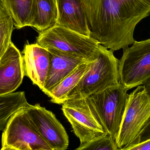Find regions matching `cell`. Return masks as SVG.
I'll return each mask as SVG.
<instances>
[{"label":"cell","mask_w":150,"mask_h":150,"mask_svg":"<svg viewBox=\"0 0 150 150\" xmlns=\"http://www.w3.org/2000/svg\"><path fill=\"white\" fill-rule=\"evenodd\" d=\"M150 138V119L143 129L139 137L138 143L148 140ZM137 143V144H138Z\"/></svg>","instance_id":"obj_21"},{"label":"cell","mask_w":150,"mask_h":150,"mask_svg":"<svg viewBox=\"0 0 150 150\" xmlns=\"http://www.w3.org/2000/svg\"><path fill=\"white\" fill-rule=\"evenodd\" d=\"M113 52L100 44L89 68L67 100L87 98L120 83L119 60Z\"/></svg>","instance_id":"obj_2"},{"label":"cell","mask_w":150,"mask_h":150,"mask_svg":"<svg viewBox=\"0 0 150 150\" xmlns=\"http://www.w3.org/2000/svg\"><path fill=\"white\" fill-rule=\"evenodd\" d=\"M26 107L17 111L8 120L2 135L1 149L52 150L29 119Z\"/></svg>","instance_id":"obj_5"},{"label":"cell","mask_w":150,"mask_h":150,"mask_svg":"<svg viewBox=\"0 0 150 150\" xmlns=\"http://www.w3.org/2000/svg\"><path fill=\"white\" fill-rule=\"evenodd\" d=\"M23 53L24 75L42 90L50 69L49 51L35 43L25 45Z\"/></svg>","instance_id":"obj_11"},{"label":"cell","mask_w":150,"mask_h":150,"mask_svg":"<svg viewBox=\"0 0 150 150\" xmlns=\"http://www.w3.org/2000/svg\"><path fill=\"white\" fill-rule=\"evenodd\" d=\"M144 85L146 89V90L148 92L149 94L150 95V78L146 81L143 84Z\"/></svg>","instance_id":"obj_22"},{"label":"cell","mask_w":150,"mask_h":150,"mask_svg":"<svg viewBox=\"0 0 150 150\" xmlns=\"http://www.w3.org/2000/svg\"><path fill=\"white\" fill-rule=\"evenodd\" d=\"M57 25L85 36H91L86 10L83 0H56Z\"/></svg>","instance_id":"obj_12"},{"label":"cell","mask_w":150,"mask_h":150,"mask_svg":"<svg viewBox=\"0 0 150 150\" xmlns=\"http://www.w3.org/2000/svg\"><path fill=\"white\" fill-rule=\"evenodd\" d=\"M26 111L31 122L52 150H65L68 148V135L52 112L39 104L29 105Z\"/></svg>","instance_id":"obj_9"},{"label":"cell","mask_w":150,"mask_h":150,"mask_svg":"<svg viewBox=\"0 0 150 150\" xmlns=\"http://www.w3.org/2000/svg\"><path fill=\"white\" fill-rule=\"evenodd\" d=\"M2 5L1 0H0V6Z\"/></svg>","instance_id":"obj_23"},{"label":"cell","mask_w":150,"mask_h":150,"mask_svg":"<svg viewBox=\"0 0 150 150\" xmlns=\"http://www.w3.org/2000/svg\"><path fill=\"white\" fill-rule=\"evenodd\" d=\"M150 150V138L148 140L130 146L127 150Z\"/></svg>","instance_id":"obj_20"},{"label":"cell","mask_w":150,"mask_h":150,"mask_svg":"<svg viewBox=\"0 0 150 150\" xmlns=\"http://www.w3.org/2000/svg\"><path fill=\"white\" fill-rule=\"evenodd\" d=\"M62 105V112L80 144L107 134L86 98L69 99Z\"/></svg>","instance_id":"obj_8"},{"label":"cell","mask_w":150,"mask_h":150,"mask_svg":"<svg viewBox=\"0 0 150 150\" xmlns=\"http://www.w3.org/2000/svg\"><path fill=\"white\" fill-rule=\"evenodd\" d=\"M1 2L16 28L30 26L33 19L35 0H1Z\"/></svg>","instance_id":"obj_15"},{"label":"cell","mask_w":150,"mask_h":150,"mask_svg":"<svg viewBox=\"0 0 150 150\" xmlns=\"http://www.w3.org/2000/svg\"><path fill=\"white\" fill-rule=\"evenodd\" d=\"M150 119V95L144 85L129 94L120 131L115 141L119 150H127L137 144Z\"/></svg>","instance_id":"obj_3"},{"label":"cell","mask_w":150,"mask_h":150,"mask_svg":"<svg viewBox=\"0 0 150 150\" xmlns=\"http://www.w3.org/2000/svg\"><path fill=\"white\" fill-rule=\"evenodd\" d=\"M24 76L23 56L11 42L0 58V96L14 92Z\"/></svg>","instance_id":"obj_10"},{"label":"cell","mask_w":150,"mask_h":150,"mask_svg":"<svg viewBox=\"0 0 150 150\" xmlns=\"http://www.w3.org/2000/svg\"><path fill=\"white\" fill-rule=\"evenodd\" d=\"M94 54L90 59L81 63L74 71L48 92L47 95L51 98V102L62 105L67 100L68 94L77 85L88 69Z\"/></svg>","instance_id":"obj_14"},{"label":"cell","mask_w":150,"mask_h":150,"mask_svg":"<svg viewBox=\"0 0 150 150\" xmlns=\"http://www.w3.org/2000/svg\"><path fill=\"white\" fill-rule=\"evenodd\" d=\"M91 37L113 51L134 44L137 25L150 15V0H83Z\"/></svg>","instance_id":"obj_1"},{"label":"cell","mask_w":150,"mask_h":150,"mask_svg":"<svg viewBox=\"0 0 150 150\" xmlns=\"http://www.w3.org/2000/svg\"><path fill=\"white\" fill-rule=\"evenodd\" d=\"M123 49L119 60L120 82L129 90L150 78V38L136 41Z\"/></svg>","instance_id":"obj_7"},{"label":"cell","mask_w":150,"mask_h":150,"mask_svg":"<svg viewBox=\"0 0 150 150\" xmlns=\"http://www.w3.org/2000/svg\"><path fill=\"white\" fill-rule=\"evenodd\" d=\"M14 23L2 4L0 6V58L10 45Z\"/></svg>","instance_id":"obj_18"},{"label":"cell","mask_w":150,"mask_h":150,"mask_svg":"<svg viewBox=\"0 0 150 150\" xmlns=\"http://www.w3.org/2000/svg\"><path fill=\"white\" fill-rule=\"evenodd\" d=\"M128 90L120 83L86 98L106 133L115 141L126 108Z\"/></svg>","instance_id":"obj_4"},{"label":"cell","mask_w":150,"mask_h":150,"mask_svg":"<svg viewBox=\"0 0 150 150\" xmlns=\"http://www.w3.org/2000/svg\"><path fill=\"white\" fill-rule=\"evenodd\" d=\"M77 150H119L115 140L107 134L80 144Z\"/></svg>","instance_id":"obj_19"},{"label":"cell","mask_w":150,"mask_h":150,"mask_svg":"<svg viewBox=\"0 0 150 150\" xmlns=\"http://www.w3.org/2000/svg\"><path fill=\"white\" fill-rule=\"evenodd\" d=\"M50 53V67L42 91L47 95L85 60L79 56L54 48L47 49Z\"/></svg>","instance_id":"obj_13"},{"label":"cell","mask_w":150,"mask_h":150,"mask_svg":"<svg viewBox=\"0 0 150 150\" xmlns=\"http://www.w3.org/2000/svg\"><path fill=\"white\" fill-rule=\"evenodd\" d=\"M36 43L47 49H58L85 60L91 58L100 44L91 36H85L57 25L39 32Z\"/></svg>","instance_id":"obj_6"},{"label":"cell","mask_w":150,"mask_h":150,"mask_svg":"<svg viewBox=\"0 0 150 150\" xmlns=\"http://www.w3.org/2000/svg\"><path fill=\"white\" fill-rule=\"evenodd\" d=\"M58 8L56 0H35L33 19L30 26L39 32L56 24Z\"/></svg>","instance_id":"obj_16"},{"label":"cell","mask_w":150,"mask_h":150,"mask_svg":"<svg viewBox=\"0 0 150 150\" xmlns=\"http://www.w3.org/2000/svg\"><path fill=\"white\" fill-rule=\"evenodd\" d=\"M29 105L24 92L0 96V131L4 129L8 120L14 113Z\"/></svg>","instance_id":"obj_17"}]
</instances>
